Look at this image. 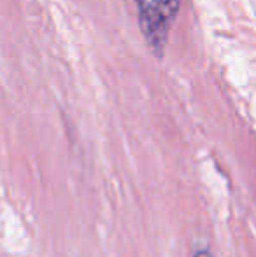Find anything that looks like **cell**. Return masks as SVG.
Listing matches in <instances>:
<instances>
[{
    "instance_id": "7a4b0ae2",
    "label": "cell",
    "mask_w": 256,
    "mask_h": 257,
    "mask_svg": "<svg viewBox=\"0 0 256 257\" xmlns=\"http://www.w3.org/2000/svg\"><path fill=\"white\" fill-rule=\"evenodd\" d=\"M193 257H212V254L209 248H198V250H195Z\"/></svg>"
},
{
    "instance_id": "6da1fadb",
    "label": "cell",
    "mask_w": 256,
    "mask_h": 257,
    "mask_svg": "<svg viewBox=\"0 0 256 257\" xmlns=\"http://www.w3.org/2000/svg\"><path fill=\"white\" fill-rule=\"evenodd\" d=\"M179 7L181 0H137L140 32L156 56L165 51Z\"/></svg>"
}]
</instances>
